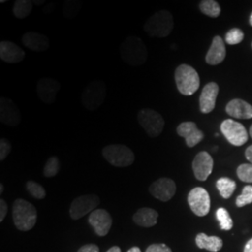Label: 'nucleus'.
Segmentation results:
<instances>
[{
	"label": "nucleus",
	"instance_id": "nucleus-1",
	"mask_svg": "<svg viewBox=\"0 0 252 252\" xmlns=\"http://www.w3.org/2000/svg\"><path fill=\"white\" fill-rule=\"evenodd\" d=\"M120 54L122 60L131 66H140L148 58L146 45L137 36H127L120 46Z\"/></svg>",
	"mask_w": 252,
	"mask_h": 252
},
{
	"label": "nucleus",
	"instance_id": "nucleus-2",
	"mask_svg": "<svg viewBox=\"0 0 252 252\" xmlns=\"http://www.w3.org/2000/svg\"><path fill=\"white\" fill-rule=\"evenodd\" d=\"M12 219L14 225L19 231H30L36 225L37 219L36 207L25 199H16L12 205Z\"/></svg>",
	"mask_w": 252,
	"mask_h": 252
},
{
	"label": "nucleus",
	"instance_id": "nucleus-3",
	"mask_svg": "<svg viewBox=\"0 0 252 252\" xmlns=\"http://www.w3.org/2000/svg\"><path fill=\"white\" fill-rule=\"evenodd\" d=\"M174 27V20L168 10H159L145 23V32L150 36L165 37L169 36Z\"/></svg>",
	"mask_w": 252,
	"mask_h": 252
},
{
	"label": "nucleus",
	"instance_id": "nucleus-4",
	"mask_svg": "<svg viewBox=\"0 0 252 252\" xmlns=\"http://www.w3.org/2000/svg\"><path fill=\"white\" fill-rule=\"evenodd\" d=\"M175 81L178 90L183 95H192L200 86L197 71L189 64L182 63L175 71Z\"/></svg>",
	"mask_w": 252,
	"mask_h": 252
},
{
	"label": "nucleus",
	"instance_id": "nucleus-5",
	"mask_svg": "<svg viewBox=\"0 0 252 252\" xmlns=\"http://www.w3.org/2000/svg\"><path fill=\"white\" fill-rule=\"evenodd\" d=\"M107 95V86L102 81H90L81 94V103L87 110L94 111L99 108Z\"/></svg>",
	"mask_w": 252,
	"mask_h": 252
},
{
	"label": "nucleus",
	"instance_id": "nucleus-6",
	"mask_svg": "<svg viewBox=\"0 0 252 252\" xmlns=\"http://www.w3.org/2000/svg\"><path fill=\"white\" fill-rule=\"evenodd\" d=\"M102 155L107 162L116 167H127L135 162V154L126 145H108L102 150Z\"/></svg>",
	"mask_w": 252,
	"mask_h": 252
},
{
	"label": "nucleus",
	"instance_id": "nucleus-7",
	"mask_svg": "<svg viewBox=\"0 0 252 252\" xmlns=\"http://www.w3.org/2000/svg\"><path fill=\"white\" fill-rule=\"evenodd\" d=\"M137 122L151 137H157L162 134L164 120L162 115L152 108H142L137 113Z\"/></svg>",
	"mask_w": 252,
	"mask_h": 252
},
{
	"label": "nucleus",
	"instance_id": "nucleus-8",
	"mask_svg": "<svg viewBox=\"0 0 252 252\" xmlns=\"http://www.w3.org/2000/svg\"><path fill=\"white\" fill-rule=\"evenodd\" d=\"M100 198L95 194H85L74 199L69 208L70 218L77 220L91 214L99 206Z\"/></svg>",
	"mask_w": 252,
	"mask_h": 252
},
{
	"label": "nucleus",
	"instance_id": "nucleus-9",
	"mask_svg": "<svg viewBox=\"0 0 252 252\" xmlns=\"http://www.w3.org/2000/svg\"><path fill=\"white\" fill-rule=\"evenodd\" d=\"M220 131L229 143L236 147L243 146L249 138L248 132L244 126L231 119L225 120L220 125Z\"/></svg>",
	"mask_w": 252,
	"mask_h": 252
},
{
	"label": "nucleus",
	"instance_id": "nucleus-10",
	"mask_svg": "<svg viewBox=\"0 0 252 252\" xmlns=\"http://www.w3.org/2000/svg\"><path fill=\"white\" fill-rule=\"evenodd\" d=\"M188 203L196 216H206L210 210V197L204 188L196 187L191 189L188 194Z\"/></svg>",
	"mask_w": 252,
	"mask_h": 252
},
{
	"label": "nucleus",
	"instance_id": "nucleus-11",
	"mask_svg": "<svg viewBox=\"0 0 252 252\" xmlns=\"http://www.w3.org/2000/svg\"><path fill=\"white\" fill-rule=\"evenodd\" d=\"M177 186L174 180L168 178H161L151 184L149 191L154 198L162 202L170 201L176 194Z\"/></svg>",
	"mask_w": 252,
	"mask_h": 252
},
{
	"label": "nucleus",
	"instance_id": "nucleus-12",
	"mask_svg": "<svg viewBox=\"0 0 252 252\" xmlns=\"http://www.w3.org/2000/svg\"><path fill=\"white\" fill-rule=\"evenodd\" d=\"M59 81L53 78H42L36 84V93L38 98L44 104L52 105L54 104L57 97V94L60 90Z\"/></svg>",
	"mask_w": 252,
	"mask_h": 252
},
{
	"label": "nucleus",
	"instance_id": "nucleus-13",
	"mask_svg": "<svg viewBox=\"0 0 252 252\" xmlns=\"http://www.w3.org/2000/svg\"><path fill=\"white\" fill-rule=\"evenodd\" d=\"M21 111L14 102L7 97L0 98V122L9 127L18 126L21 123Z\"/></svg>",
	"mask_w": 252,
	"mask_h": 252
},
{
	"label": "nucleus",
	"instance_id": "nucleus-14",
	"mask_svg": "<svg viewBox=\"0 0 252 252\" xmlns=\"http://www.w3.org/2000/svg\"><path fill=\"white\" fill-rule=\"evenodd\" d=\"M88 221L98 236H106L112 225V218L110 214L106 209L102 208H97L93 211L89 215Z\"/></svg>",
	"mask_w": 252,
	"mask_h": 252
},
{
	"label": "nucleus",
	"instance_id": "nucleus-15",
	"mask_svg": "<svg viewBox=\"0 0 252 252\" xmlns=\"http://www.w3.org/2000/svg\"><path fill=\"white\" fill-rule=\"evenodd\" d=\"M214 161L211 155L207 152L199 153L193 159L192 170L196 180L206 181L212 173Z\"/></svg>",
	"mask_w": 252,
	"mask_h": 252
},
{
	"label": "nucleus",
	"instance_id": "nucleus-16",
	"mask_svg": "<svg viewBox=\"0 0 252 252\" xmlns=\"http://www.w3.org/2000/svg\"><path fill=\"white\" fill-rule=\"evenodd\" d=\"M177 133L181 137L185 138L186 144L189 148L195 147L205 137L204 133L193 122H185L180 124L177 128Z\"/></svg>",
	"mask_w": 252,
	"mask_h": 252
},
{
	"label": "nucleus",
	"instance_id": "nucleus-17",
	"mask_svg": "<svg viewBox=\"0 0 252 252\" xmlns=\"http://www.w3.org/2000/svg\"><path fill=\"white\" fill-rule=\"evenodd\" d=\"M26 57L25 51L12 41L0 42V59L6 63H18Z\"/></svg>",
	"mask_w": 252,
	"mask_h": 252
},
{
	"label": "nucleus",
	"instance_id": "nucleus-18",
	"mask_svg": "<svg viewBox=\"0 0 252 252\" xmlns=\"http://www.w3.org/2000/svg\"><path fill=\"white\" fill-rule=\"evenodd\" d=\"M219 85L216 82H209L203 88L200 95V110L202 113H210L216 106Z\"/></svg>",
	"mask_w": 252,
	"mask_h": 252
},
{
	"label": "nucleus",
	"instance_id": "nucleus-19",
	"mask_svg": "<svg viewBox=\"0 0 252 252\" xmlns=\"http://www.w3.org/2000/svg\"><path fill=\"white\" fill-rule=\"evenodd\" d=\"M22 42L27 49L36 53H43L50 48L49 38L44 34L36 32L26 33L22 36Z\"/></svg>",
	"mask_w": 252,
	"mask_h": 252
},
{
	"label": "nucleus",
	"instance_id": "nucleus-20",
	"mask_svg": "<svg viewBox=\"0 0 252 252\" xmlns=\"http://www.w3.org/2000/svg\"><path fill=\"white\" fill-rule=\"evenodd\" d=\"M226 56V49L224 41L220 36H216L206 56V62L210 65H217L221 63Z\"/></svg>",
	"mask_w": 252,
	"mask_h": 252
},
{
	"label": "nucleus",
	"instance_id": "nucleus-21",
	"mask_svg": "<svg viewBox=\"0 0 252 252\" xmlns=\"http://www.w3.org/2000/svg\"><path fill=\"white\" fill-rule=\"evenodd\" d=\"M226 112L236 119H252V106L244 100L234 99L227 104Z\"/></svg>",
	"mask_w": 252,
	"mask_h": 252
},
{
	"label": "nucleus",
	"instance_id": "nucleus-22",
	"mask_svg": "<svg viewBox=\"0 0 252 252\" xmlns=\"http://www.w3.org/2000/svg\"><path fill=\"white\" fill-rule=\"evenodd\" d=\"M159 213L150 207H141L139 208L133 217V220L136 225L141 227H153L158 222Z\"/></svg>",
	"mask_w": 252,
	"mask_h": 252
},
{
	"label": "nucleus",
	"instance_id": "nucleus-23",
	"mask_svg": "<svg viewBox=\"0 0 252 252\" xmlns=\"http://www.w3.org/2000/svg\"><path fill=\"white\" fill-rule=\"evenodd\" d=\"M195 242H196V246L198 247L199 249L207 250L210 252H220L223 246V242L220 237L215 236V235L208 236L207 234H203V233L196 235Z\"/></svg>",
	"mask_w": 252,
	"mask_h": 252
},
{
	"label": "nucleus",
	"instance_id": "nucleus-24",
	"mask_svg": "<svg viewBox=\"0 0 252 252\" xmlns=\"http://www.w3.org/2000/svg\"><path fill=\"white\" fill-rule=\"evenodd\" d=\"M34 8L33 1L30 0H17L14 2L12 12L17 19L27 18Z\"/></svg>",
	"mask_w": 252,
	"mask_h": 252
},
{
	"label": "nucleus",
	"instance_id": "nucleus-25",
	"mask_svg": "<svg viewBox=\"0 0 252 252\" xmlns=\"http://www.w3.org/2000/svg\"><path fill=\"white\" fill-rule=\"evenodd\" d=\"M216 187L220 194L223 198L228 199L234 193L236 188V183L234 180H230L228 178H221L217 181Z\"/></svg>",
	"mask_w": 252,
	"mask_h": 252
},
{
	"label": "nucleus",
	"instance_id": "nucleus-26",
	"mask_svg": "<svg viewBox=\"0 0 252 252\" xmlns=\"http://www.w3.org/2000/svg\"><path fill=\"white\" fill-rule=\"evenodd\" d=\"M199 9L205 15L216 18L220 14V7L214 0H203L199 4Z\"/></svg>",
	"mask_w": 252,
	"mask_h": 252
},
{
	"label": "nucleus",
	"instance_id": "nucleus-27",
	"mask_svg": "<svg viewBox=\"0 0 252 252\" xmlns=\"http://www.w3.org/2000/svg\"><path fill=\"white\" fill-rule=\"evenodd\" d=\"M216 218L221 230L229 231L233 228V226H234L233 220L225 208H223V207L218 208V210L216 211Z\"/></svg>",
	"mask_w": 252,
	"mask_h": 252
},
{
	"label": "nucleus",
	"instance_id": "nucleus-28",
	"mask_svg": "<svg viewBox=\"0 0 252 252\" xmlns=\"http://www.w3.org/2000/svg\"><path fill=\"white\" fill-rule=\"evenodd\" d=\"M60 170V162L59 159L56 156L50 157L45 163L43 168V175L46 178H54Z\"/></svg>",
	"mask_w": 252,
	"mask_h": 252
},
{
	"label": "nucleus",
	"instance_id": "nucleus-29",
	"mask_svg": "<svg viewBox=\"0 0 252 252\" xmlns=\"http://www.w3.org/2000/svg\"><path fill=\"white\" fill-rule=\"evenodd\" d=\"M27 191L29 192V194L31 196H33L34 198L41 200L46 197V190L40 184H38L34 180H28L27 182Z\"/></svg>",
	"mask_w": 252,
	"mask_h": 252
},
{
	"label": "nucleus",
	"instance_id": "nucleus-30",
	"mask_svg": "<svg viewBox=\"0 0 252 252\" xmlns=\"http://www.w3.org/2000/svg\"><path fill=\"white\" fill-rule=\"evenodd\" d=\"M81 3L80 1H65L63 5V12L65 17L73 18L81 10Z\"/></svg>",
	"mask_w": 252,
	"mask_h": 252
},
{
	"label": "nucleus",
	"instance_id": "nucleus-31",
	"mask_svg": "<svg viewBox=\"0 0 252 252\" xmlns=\"http://www.w3.org/2000/svg\"><path fill=\"white\" fill-rule=\"evenodd\" d=\"M252 203V186L247 185L244 187L242 193L236 198V206L238 207H245Z\"/></svg>",
	"mask_w": 252,
	"mask_h": 252
},
{
	"label": "nucleus",
	"instance_id": "nucleus-32",
	"mask_svg": "<svg viewBox=\"0 0 252 252\" xmlns=\"http://www.w3.org/2000/svg\"><path fill=\"white\" fill-rule=\"evenodd\" d=\"M237 176L239 180L247 183H252V164L243 163L237 168Z\"/></svg>",
	"mask_w": 252,
	"mask_h": 252
},
{
	"label": "nucleus",
	"instance_id": "nucleus-33",
	"mask_svg": "<svg viewBox=\"0 0 252 252\" xmlns=\"http://www.w3.org/2000/svg\"><path fill=\"white\" fill-rule=\"evenodd\" d=\"M244 39V33L239 28H233L226 34V42L230 45L240 43Z\"/></svg>",
	"mask_w": 252,
	"mask_h": 252
},
{
	"label": "nucleus",
	"instance_id": "nucleus-34",
	"mask_svg": "<svg viewBox=\"0 0 252 252\" xmlns=\"http://www.w3.org/2000/svg\"><path fill=\"white\" fill-rule=\"evenodd\" d=\"M11 149V144L7 138L0 139V161H4L8 157Z\"/></svg>",
	"mask_w": 252,
	"mask_h": 252
},
{
	"label": "nucleus",
	"instance_id": "nucleus-35",
	"mask_svg": "<svg viewBox=\"0 0 252 252\" xmlns=\"http://www.w3.org/2000/svg\"><path fill=\"white\" fill-rule=\"evenodd\" d=\"M145 252H172L171 249L165 244H152Z\"/></svg>",
	"mask_w": 252,
	"mask_h": 252
},
{
	"label": "nucleus",
	"instance_id": "nucleus-36",
	"mask_svg": "<svg viewBox=\"0 0 252 252\" xmlns=\"http://www.w3.org/2000/svg\"><path fill=\"white\" fill-rule=\"evenodd\" d=\"M77 252H99V247L95 244H86L81 247Z\"/></svg>",
	"mask_w": 252,
	"mask_h": 252
},
{
	"label": "nucleus",
	"instance_id": "nucleus-37",
	"mask_svg": "<svg viewBox=\"0 0 252 252\" xmlns=\"http://www.w3.org/2000/svg\"><path fill=\"white\" fill-rule=\"evenodd\" d=\"M8 213V204L4 199H0V221L2 222Z\"/></svg>",
	"mask_w": 252,
	"mask_h": 252
},
{
	"label": "nucleus",
	"instance_id": "nucleus-38",
	"mask_svg": "<svg viewBox=\"0 0 252 252\" xmlns=\"http://www.w3.org/2000/svg\"><path fill=\"white\" fill-rule=\"evenodd\" d=\"M245 154H246V158L248 159V161L252 164V145L246 150Z\"/></svg>",
	"mask_w": 252,
	"mask_h": 252
},
{
	"label": "nucleus",
	"instance_id": "nucleus-39",
	"mask_svg": "<svg viewBox=\"0 0 252 252\" xmlns=\"http://www.w3.org/2000/svg\"><path fill=\"white\" fill-rule=\"evenodd\" d=\"M244 252H252V238L251 240H249V242L246 244Z\"/></svg>",
	"mask_w": 252,
	"mask_h": 252
},
{
	"label": "nucleus",
	"instance_id": "nucleus-40",
	"mask_svg": "<svg viewBox=\"0 0 252 252\" xmlns=\"http://www.w3.org/2000/svg\"><path fill=\"white\" fill-rule=\"evenodd\" d=\"M107 252H122V251H121V249H120L119 247H117V246H114V247L110 248Z\"/></svg>",
	"mask_w": 252,
	"mask_h": 252
},
{
	"label": "nucleus",
	"instance_id": "nucleus-41",
	"mask_svg": "<svg viewBox=\"0 0 252 252\" xmlns=\"http://www.w3.org/2000/svg\"><path fill=\"white\" fill-rule=\"evenodd\" d=\"M127 252H141V250L138 247H133Z\"/></svg>",
	"mask_w": 252,
	"mask_h": 252
},
{
	"label": "nucleus",
	"instance_id": "nucleus-42",
	"mask_svg": "<svg viewBox=\"0 0 252 252\" xmlns=\"http://www.w3.org/2000/svg\"><path fill=\"white\" fill-rule=\"evenodd\" d=\"M33 3H34V5H36V6H40L41 4H43V3H44V1H33Z\"/></svg>",
	"mask_w": 252,
	"mask_h": 252
},
{
	"label": "nucleus",
	"instance_id": "nucleus-43",
	"mask_svg": "<svg viewBox=\"0 0 252 252\" xmlns=\"http://www.w3.org/2000/svg\"><path fill=\"white\" fill-rule=\"evenodd\" d=\"M3 190H4V186L3 184H0V193H3Z\"/></svg>",
	"mask_w": 252,
	"mask_h": 252
},
{
	"label": "nucleus",
	"instance_id": "nucleus-44",
	"mask_svg": "<svg viewBox=\"0 0 252 252\" xmlns=\"http://www.w3.org/2000/svg\"><path fill=\"white\" fill-rule=\"evenodd\" d=\"M250 135H251V136H252V126H251V128H250Z\"/></svg>",
	"mask_w": 252,
	"mask_h": 252
},
{
	"label": "nucleus",
	"instance_id": "nucleus-45",
	"mask_svg": "<svg viewBox=\"0 0 252 252\" xmlns=\"http://www.w3.org/2000/svg\"><path fill=\"white\" fill-rule=\"evenodd\" d=\"M250 23H251V25H252V15H251V19H250Z\"/></svg>",
	"mask_w": 252,
	"mask_h": 252
}]
</instances>
